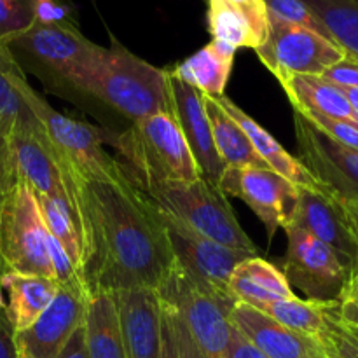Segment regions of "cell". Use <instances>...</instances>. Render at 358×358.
I'll return each instance as SVG.
<instances>
[{"label": "cell", "instance_id": "6da1fadb", "mask_svg": "<svg viewBox=\"0 0 358 358\" xmlns=\"http://www.w3.org/2000/svg\"><path fill=\"white\" fill-rule=\"evenodd\" d=\"M80 245L79 275L87 296L159 289L175 257L156 203L122 164L87 177L58 164Z\"/></svg>", "mask_w": 358, "mask_h": 358}, {"label": "cell", "instance_id": "7a4b0ae2", "mask_svg": "<svg viewBox=\"0 0 358 358\" xmlns=\"http://www.w3.org/2000/svg\"><path fill=\"white\" fill-rule=\"evenodd\" d=\"M72 87L110 105L131 121L156 114L175 115L170 72L150 65L112 37L100 45Z\"/></svg>", "mask_w": 358, "mask_h": 358}, {"label": "cell", "instance_id": "3957f363", "mask_svg": "<svg viewBox=\"0 0 358 358\" xmlns=\"http://www.w3.org/2000/svg\"><path fill=\"white\" fill-rule=\"evenodd\" d=\"M135 184L192 182L201 178L175 115L156 114L133 121L131 128L110 138Z\"/></svg>", "mask_w": 358, "mask_h": 358}, {"label": "cell", "instance_id": "277c9868", "mask_svg": "<svg viewBox=\"0 0 358 358\" xmlns=\"http://www.w3.org/2000/svg\"><path fill=\"white\" fill-rule=\"evenodd\" d=\"M136 185L161 210L177 217L196 233L233 250L259 254L219 185L203 177L192 182H140Z\"/></svg>", "mask_w": 358, "mask_h": 358}, {"label": "cell", "instance_id": "5b68a950", "mask_svg": "<svg viewBox=\"0 0 358 358\" xmlns=\"http://www.w3.org/2000/svg\"><path fill=\"white\" fill-rule=\"evenodd\" d=\"M163 303L173 308L206 358H226L233 324L229 311L236 301L199 282L177 261L157 289Z\"/></svg>", "mask_w": 358, "mask_h": 358}, {"label": "cell", "instance_id": "8992f818", "mask_svg": "<svg viewBox=\"0 0 358 358\" xmlns=\"http://www.w3.org/2000/svg\"><path fill=\"white\" fill-rule=\"evenodd\" d=\"M21 94L37 117L42 138L56 163L87 177H107L122 166L121 161L103 149L107 135L87 122L55 110L28 84L27 77L21 80Z\"/></svg>", "mask_w": 358, "mask_h": 358}, {"label": "cell", "instance_id": "52a82bcc", "mask_svg": "<svg viewBox=\"0 0 358 358\" xmlns=\"http://www.w3.org/2000/svg\"><path fill=\"white\" fill-rule=\"evenodd\" d=\"M0 255L10 271L56 282L48 252V229L37 198L20 180L3 196L0 206Z\"/></svg>", "mask_w": 358, "mask_h": 358}, {"label": "cell", "instance_id": "ba28073f", "mask_svg": "<svg viewBox=\"0 0 358 358\" xmlns=\"http://www.w3.org/2000/svg\"><path fill=\"white\" fill-rule=\"evenodd\" d=\"M255 52L280 84L292 76H322L346 56L338 44L318 31L271 16L268 38Z\"/></svg>", "mask_w": 358, "mask_h": 358}, {"label": "cell", "instance_id": "9c48e42d", "mask_svg": "<svg viewBox=\"0 0 358 358\" xmlns=\"http://www.w3.org/2000/svg\"><path fill=\"white\" fill-rule=\"evenodd\" d=\"M287 254L283 275L289 285L303 290L310 301L338 303L350 276V268L341 257L297 226H287Z\"/></svg>", "mask_w": 358, "mask_h": 358}, {"label": "cell", "instance_id": "30bf717a", "mask_svg": "<svg viewBox=\"0 0 358 358\" xmlns=\"http://www.w3.org/2000/svg\"><path fill=\"white\" fill-rule=\"evenodd\" d=\"M6 45L14 56H24L31 65L55 73L69 86L83 73L100 48L84 37L76 23L41 24L35 21Z\"/></svg>", "mask_w": 358, "mask_h": 358}, {"label": "cell", "instance_id": "8fae6325", "mask_svg": "<svg viewBox=\"0 0 358 358\" xmlns=\"http://www.w3.org/2000/svg\"><path fill=\"white\" fill-rule=\"evenodd\" d=\"M299 157L308 171L339 201H358V150L336 142L294 110Z\"/></svg>", "mask_w": 358, "mask_h": 358}, {"label": "cell", "instance_id": "7c38bea8", "mask_svg": "<svg viewBox=\"0 0 358 358\" xmlns=\"http://www.w3.org/2000/svg\"><path fill=\"white\" fill-rule=\"evenodd\" d=\"M219 187L240 198L264 224L268 240L292 222L299 187L269 168H226Z\"/></svg>", "mask_w": 358, "mask_h": 358}, {"label": "cell", "instance_id": "4fadbf2b", "mask_svg": "<svg viewBox=\"0 0 358 358\" xmlns=\"http://www.w3.org/2000/svg\"><path fill=\"white\" fill-rule=\"evenodd\" d=\"M159 212L175 261L182 268L187 269L191 275H194L199 282L208 285L210 289L231 297L229 290H227L231 273L241 261L250 257V254L224 247V245L196 233L187 224L170 215L164 210L159 208Z\"/></svg>", "mask_w": 358, "mask_h": 358}, {"label": "cell", "instance_id": "5bb4252c", "mask_svg": "<svg viewBox=\"0 0 358 358\" xmlns=\"http://www.w3.org/2000/svg\"><path fill=\"white\" fill-rule=\"evenodd\" d=\"M290 224L331 247L345 261L350 271L358 266V238L343 208V203L334 196L299 187Z\"/></svg>", "mask_w": 358, "mask_h": 358}, {"label": "cell", "instance_id": "9a60e30c", "mask_svg": "<svg viewBox=\"0 0 358 358\" xmlns=\"http://www.w3.org/2000/svg\"><path fill=\"white\" fill-rule=\"evenodd\" d=\"M87 299L90 296L80 287L58 285L51 304L27 331L16 334V341L31 358H58L73 332L84 324Z\"/></svg>", "mask_w": 358, "mask_h": 358}, {"label": "cell", "instance_id": "2e32d148", "mask_svg": "<svg viewBox=\"0 0 358 358\" xmlns=\"http://www.w3.org/2000/svg\"><path fill=\"white\" fill-rule=\"evenodd\" d=\"M170 72V70H168ZM170 90L175 105V119L185 136L192 157L198 164L201 177L219 185L220 177L226 171L222 159L215 149L208 114L203 105V93L189 86L184 80L170 73Z\"/></svg>", "mask_w": 358, "mask_h": 358}, {"label": "cell", "instance_id": "e0dca14e", "mask_svg": "<svg viewBox=\"0 0 358 358\" xmlns=\"http://www.w3.org/2000/svg\"><path fill=\"white\" fill-rule=\"evenodd\" d=\"M229 320L266 358H315L322 350L317 338L299 334L248 304L234 303Z\"/></svg>", "mask_w": 358, "mask_h": 358}, {"label": "cell", "instance_id": "ac0fdd59", "mask_svg": "<svg viewBox=\"0 0 358 358\" xmlns=\"http://www.w3.org/2000/svg\"><path fill=\"white\" fill-rule=\"evenodd\" d=\"M126 358H157L161 345V301L154 289H129L112 294Z\"/></svg>", "mask_w": 358, "mask_h": 358}, {"label": "cell", "instance_id": "d6986e66", "mask_svg": "<svg viewBox=\"0 0 358 358\" xmlns=\"http://www.w3.org/2000/svg\"><path fill=\"white\" fill-rule=\"evenodd\" d=\"M10 152L17 180L27 184L35 196H48L52 199H66L62 171L52 157L48 143L37 129H16L9 135Z\"/></svg>", "mask_w": 358, "mask_h": 358}, {"label": "cell", "instance_id": "ffe728a7", "mask_svg": "<svg viewBox=\"0 0 358 358\" xmlns=\"http://www.w3.org/2000/svg\"><path fill=\"white\" fill-rule=\"evenodd\" d=\"M208 27L213 41L257 49L268 38L269 16L262 0H208Z\"/></svg>", "mask_w": 358, "mask_h": 358}, {"label": "cell", "instance_id": "44dd1931", "mask_svg": "<svg viewBox=\"0 0 358 358\" xmlns=\"http://www.w3.org/2000/svg\"><path fill=\"white\" fill-rule=\"evenodd\" d=\"M219 101L220 105L226 108L227 114L241 126L245 135L248 136V140H250L252 145H254L255 152L259 154V157L264 161L266 166H268L269 170L280 173L282 177H285L287 180L296 184L297 187L325 192V189L322 187V185L318 184L317 178L304 168V164L301 163L297 157H294L292 154L287 152V150L283 149L282 143H280L275 136L269 135L259 122H255L250 115L245 114L233 100H229V98L222 94V96H219Z\"/></svg>", "mask_w": 358, "mask_h": 358}, {"label": "cell", "instance_id": "7402d4cb", "mask_svg": "<svg viewBox=\"0 0 358 358\" xmlns=\"http://www.w3.org/2000/svg\"><path fill=\"white\" fill-rule=\"evenodd\" d=\"M0 289L7 294L6 315L16 334L27 331L51 304L58 292L55 280L38 275L6 271L0 276Z\"/></svg>", "mask_w": 358, "mask_h": 358}, {"label": "cell", "instance_id": "603a6c76", "mask_svg": "<svg viewBox=\"0 0 358 358\" xmlns=\"http://www.w3.org/2000/svg\"><path fill=\"white\" fill-rule=\"evenodd\" d=\"M229 296L236 303L259 308L261 304L296 297L285 275L271 262L250 255L234 268L227 283Z\"/></svg>", "mask_w": 358, "mask_h": 358}, {"label": "cell", "instance_id": "cb8c5ba5", "mask_svg": "<svg viewBox=\"0 0 358 358\" xmlns=\"http://www.w3.org/2000/svg\"><path fill=\"white\" fill-rule=\"evenodd\" d=\"M234 55H236L234 48L224 42L212 41L187 59L178 63L173 70H170V73L189 86L196 87L199 93L219 98L224 94L227 80L233 72Z\"/></svg>", "mask_w": 358, "mask_h": 358}, {"label": "cell", "instance_id": "d4e9b609", "mask_svg": "<svg viewBox=\"0 0 358 358\" xmlns=\"http://www.w3.org/2000/svg\"><path fill=\"white\" fill-rule=\"evenodd\" d=\"M294 110L317 112L327 117L343 119L358 126V115L345 91L322 76H292L282 83Z\"/></svg>", "mask_w": 358, "mask_h": 358}, {"label": "cell", "instance_id": "484cf974", "mask_svg": "<svg viewBox=\"0 0 358 358\" xmlns=\"http://www.w3.org/2000/svg\"><path fill=\"white\" fill-rule=\"evenodd\" d=\"M203 105L208 114L215 149L226 168H268L255 152L254 145L245 135L241 126L227 114L219 98L203 94Z\"/></svg>", "mask_w": 358, "mask_h": 358}, {"label": "cell", "instance_id": "4316f807", "mask_svg": "<svg viewBox=\"0 0 358 358\" xmlns=\"http://www.w3.org/2000/svg\"><path fill=\"white\" fill-rule=\"evenodd\" d=\"M84 334L90 358H126L117 306L112 294L90 296L84 315Z\"/></svg>", "mask_w": 358, "mask_h": 358}, {"label": "cell", "instance_id": "83f0119b", "mask_svg": "<svg viewBox=\"0 0 358 358\" xmlns=\"http://www.w3.org/2000/svg\"><path fill=\"white\" fill-rule=\"evenodd\" d=\"M24 73L7 45H0V133L37 129L38 121L21 94Z\"/></svg>", "mask_w": 358, "mask_h": 358}, {"label": "cell", "instance_id": "f1b7e54d", "mask_svg": "<svg viewBox=\"0 0 358 358\" xmlns=\"http://www.w3.org/2000/svg\"><path fill=\"white\" fill-rule=\"evenodd\" d=\"M327 31L329 38L358 62V0H301Z\"/></svg>", "mask_w": 358, "mask_h": 358}, {"label": "cell", "instance_id": "f546056e", "mask_svg": "<svg viewBox=\"0 0 358 358\" xmlns=\"http://www.w3.org/2000/svg\"><path fill=\"white\" fill-rule=\"evenodd\" d=\"M331 303H318V301L299 299V297H290V299L273 301V303L261 304L255 310L262 311L278 324L299 332V334L318 338L327 327V317L325 310Z\"/></svg>", "mask_w": 358, "mask_h": 358}, {"label": "cell", "instance_id": "4dcf8cb0", "mask_svg": "<svg viewBox=\"0 0 358 358\" xmlns=\"http://www.w3.org/2000/svg\"><path fill=\"white\" fill-rule=\"evenodd\" d=\"M41 208L42 220L51 233V236L62 245L63 250L73 262L77 271L80 269V245L77 236L76 220L72 215V206L66 199H52L48 196H35ZM80 276V275H79Z\"/></svg>", "mask_w": 358, "mask_h": 358}, {"label": "cell", "instance_id": "1f68e13d", "mask_svg": "<svg viewBox=\"0 0 358 358\" xmlns=\"http://www.w3.org/2000/svg\"><path fill=\"white\" fill-rule=\"evenodd\" d=\"M336 303H331L325 310L327 317V327L318 336L322 350L331 358H358V345L346 332V329L339 324L334 313Z\"/></svg>", "mask_w": 358, "mask_h": 358}, {"label": "cell", "instance_id": "d6a6232c", "mask_svg": "<svg viewBox=\"0 0 358 358\" xmlns=\"http://www.w3.org/2000/svg\"><path fill=\"white\" fill-rule=\"evenodd\" d=\"M262 2L268 10V16L285 21V23L306 27L329 38L327 31L322 27L320 21L311 14V10L301 0H262Z\"/></svg>", "mask_w": 358, "mask_h": 358}, {"label": "cell", "instance_id": "836d02e7", "mask_svg": "<svg viewBox=\"0 0 358 358\" xmlns=\"http://www.w3.org/2000/svg\"><path fill=\"white\" fill-rule=\"evenodd\" d=\"M34 23L30 0L7 2L0 0V45H6L14 35L21 34Z\"/></svg>", "mask_w": 358, "mask_h": 358}, {"label": "cell", "instance_id": "e575fe53", "mask_svg": "<svg viewBox=\"0 0 358 358\" xmlns=\"http://www.w3.org/2000/svg\"><path fill=\"white\" fill-rule=\"evenodd\" d=\"M334 313L345 327H358V266L350 273L348 282L336 303Z\"/></svg>", "mask_w": 358, "mask_h": 358}, {"label": "cell", "instance_id": "d590c367", "mask_svg": "<svg viewBox=\"0 0 358 358\" xmlns=\"http://www.w3.org/2000/svg\"><path fill=\"white\" fill-rule=\"evenodd\" d=\"M34 21L41 24L73 23L72 10L63 0H30Z\"/></svg>", "mask_w": 358, "mask_h": 358}, {"label": "cell", "instance_id": "8d00e7d4", "mask_svg": "<svg viewBox=\"0 0 358 358\" xmlns=\"http://www.w3.org/2000/svg\"><path fill=\"white\" fill-rule=\"evenodd\" d=\"M325 80L341 90H358V62L345 56L322 73Z\"/></svg>", "mask_w": 358, "mask_h": 358}, {"label": "cell", "instance_id": "74e56055", "mask_svg": "<svg viewBox=\"0 0 358 358\" xmlns=\"http://www.w3.org/2000/svg\"><path fill=\"white\" fill-rule=\"evenodd\" d=\"M163 303V301H161ZM168 308L171 315V322H173V331H175V341H177V350H178V358H206L201 353V350L198 348V345L192 339L191 332L187 331V327L184 325V322L180 320L177 313H175L173 308L168 306L166 303H163Z\"/></svg>", "mask_w": 358, "mask_h": 358}, {"label": "cell", "instance_id": "f35d334b", "mask_svg": "<svg viewBox=\"0 0 358 358\" xmlns=\"http://www.w3.org/2000/svg\"><path fill=\"white\" fill-rule=\"evenodd\" d=\"M17 184L16 168L10 152L9 136L0 133V196H6Z\"/></svg>", "mask_w": 358, "mask_h": 358}, {"label": "cell", "instance_id": "ab89813d", "mask_svg": "<svg viewBox=\"0 0 358 358\" xmlns=\"http://www.w3.org/2000/svg\"><path fill=\"white\" fill-rule=\"evenodd\" d=\"M157 358H178L173 322H171L170 311L163 303H161V345Z\"/></svg>", "mask_w": 358, "mask_h": 358}, {"label": "cell", "instance_id": "60d3db41", "mask_svg": "<svg viewBox=\"0 0 358 358\" xmlns=\"http://www.w3.org/2000/svg\"><path fill=\"white\" fill-rule=\"evenodd\" d=\"M0 358H17L16 332L10 327L6 310H0Z\"/></svg>", "mask_w": 358, "mask_h": 358}, {"label": "cell", "instance_id": "b9f144b4", "mask_svg": "<svg viewBox=\"0 0 358 358\" xmlns=\"http://www.w3.org/2000/svg\"><path fill=\"white\" fill-rule=\"evenodd\" d=\"M226 358H266L259 352L257 348L250 345L236 329L233 327V332H231V341L229 348H227V357Z\"/></svg>", "mask_w": 358, "mask_h": 358}, {"label": "cell", "instance_id": "7bdbcfd3", "mask_svg": "<svg viewBox=\"0 0 358 358\" xmlns=\"http://www.w3.org/2000/svg\"><path fill=\"white\" fill-rule=\"evenodd\" d=\"M58 358H90L86 346V334H84V324L73 332Z\"/></svg>", "mask_w": 358, "mask_h": 358}, {"label": "cell", "instance_id": "ee69618b", "mask_svg": "<svg viewBox=\"0 0 358 358\" xmlns=\"http://www.w3.org/2000/svg\"><path fill=\"white\" fill-rule=\"evenodd\" d=\"M343 208H345L346 215H348L350 224H352L353 231H355L358 238V201H341Z\"/></svg>", "mask_w": 358, "mask_h": 358}, {"label": "cell", "instance_id": "f6af8a7d", "mask_svg": "<svg viewBox=\"0 0 358 358\" xmlns=\"http://www.w3.org/2000/svg\"><path fill=\"white\" fill-rule=\"evenodd\" d=\"M339 324H341V322H339ZM343 327H345V325H343ZM345 329H346V332H348V334L352 336L353 341H355L357 345H358V327H345Z\"/></svg>", "mask_w": 358, "mask_h": 358}, {"label": "cell", "instance_id": "bcb514c9", "mask_svg": "<svg viewBox=\"0 0 358 358\" xmlns=\"http://www.w3.org/2000/svg\"><path fill=\"white\" fill-rule=\"evenodd\" d=\"M17 358H31L30 353H28V350L24 348L23 345H20V343H17Z\"/></svg>", "mask_w": 358, "mask_h": 358}, {"label": "cell", "instance_id": "7dc6e473", "mask_svg": "<svg viewBox=\"0 0 358 358\" xmlns=\"http://www.w3.org/2000/svg\"><path fill=\"white\" fill-rule=\"evenodd\" d=\"M2 201H3V196H0V206H2ZM6 271H9V269H7L6 262H3L2 255H0V276H2Z\"/></svg>", "mask_w": 358, "mask_h": 358}, {"label": "cell", "instance_id": "c3c4849f", "mask_svg": "<svg viewBox=\"0 0 358 358\" xmlns=\"http://www.w3.org/2000/svg\"><path fill=\"white\" fill-rule=\"evenodd\" d=\"M6 299H3V290L0 289V310H6Z\"/></svg>", "mask_w": 358, "mask_h": 358}, {"label": "cell", "instance_id": "681fc988", "mask_svg": "<svg viewBox=\"0 0 358 358\" xmlns=\"http://www.w3.org/2000/svg\"><path fill=\"white\" fill-rule=\"evenodd\" d=\"M315 358H331V357H329V355H327V353H325V352H324V350H320V353H318V355H317V357H315Z\"/></svg>", "mask_w": 358, "mask_h": 358}, {"label": "cell", "instance_id": "f907efd6", "mask_svg": "<svg viewBox=\"0 0 358 358\" xmlns=\"http://www.w3.org/2000/svg\"><path fill=\"white\" fill-rule=\"evenodd\" d=\"M233 2H248V0H233Z\"/></svg>", "mask_w": 358, "mask_h": 358}, {"label": "cell", "instance_id": "816d5d0a", "mask_svg": "<svg viewBox=\"0 0 358 358\" xmlns=\"http://www.w3.org/2000/svg\"><path fill=\"white\" fill-rule=\"evenodd\" d=\"M7 2H20V0H7Z\"/></svg>", "mask_w": 358, "mask_h": 358}]
</instances>
